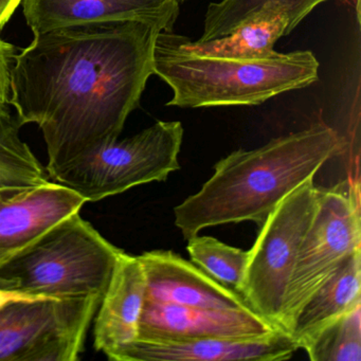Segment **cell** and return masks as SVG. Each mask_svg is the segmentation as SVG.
<instances>
[{
  "label": "cell",
  "instance_id": "1",
  "mask_svg": "<svg viewBox=\"0 0 361 361\" xmlns=\"http://www.w3.org/2000/svg\"><path fill=\"white\" fill-rule=\"evenodd\" d=\"M160 32L137 22L67 27L35 35L16 54L9 104L22 126L41 128L49 177L119 139L154 75Z\"/></svg>",
  "mask_w": 361,
  "mask_h": 361
},
{
  "label": "cell",
  "instance_id": "2",
  "mask_svg": "<svg viewBox=\"0 0 361 361\" xmlns=\"http://www.w3.org/2000/svg\"><path fill=\"white\" fill-rule=\"evenodd\" d=\"M340 149L337 130L317 122L257 149L232 152L215 164L212 176L197 193L174 209L175 226L187 240L214 226L242 221L261 226Z\"/></svg>",
  "mask_w": 361,
  "mask_h": 361
},
{
  "label": "cell",
  "instance_id": "3",
  "mask_svg": "<svg viewBox=\"0 0 361 361\" xmlns=\"http://www.w3.org/2000/svg\"><path fill=\"white\" fill-rule=\"evenodd\" d=\"M154 75L173 92L166 106L180 109L250 106L318 81L312 51L280 54L262 60L213 58L194 54L180 35L160 32L153 54Z\"/></svg>",
  "mask_w": 361,
  "mask_h": 361
},
{
  "label": "cell",
  "instance_id": "4",
  "mask_svg": "<svg viewBox=\"0 0 361 361\" xmlns=\"http://www.w3.org/2000/svg\"><path fill=\"white\" fill-rule=\"evenodd\" d=\"M120 251L75 213L0 264V288L49 299L103 297Z\"/></svg>",
  "mask_w": 361,
  "mask_h": 361
},
{
  "label": "cell",
  "instance_id": "5",
  "mask_svg": "<svg viewBox=\"0 0 361 361\" xmlns=\"http://www.w3.org/2000/svg\"><path fill=\"white\" fill-rule=\"evenodd\" d=\"M179 121H158L142 132L101 145L63 166L52 180L87 202H99L137 185L164 181L179 170L183 140Z\"/></svg>",
  "mask_w": 361,
  "mask_h": 361
},
{
  "label": "cell",
  "instance_id": "6",
  "mask_svg": "<svg viewBox=\"0 0 361 361\" xmlns=\"http://www.w3.org/2000/svg\"><path fill=\"white\" fill-rule=\"evenodd\" d=\"M318 194L314 179L288 194L259 226L248 250L240 295L276 329H282L287 291L300 246L316 212Z\"/></svg>",
  "mask_w": 361,
  "mask_h": 361
},
{
  "label": "cell",
  "instance_id": "7",
  "mask_svg": "<svg viewBox=\"0 0 361 361\" xmlns=\"http://www.w3.org/2000/svg\"><path fill=\"white\" fill-rule=\"evenodd\" d=\"M345 183L319 188L316 212L300 246L285 300L282 329L286 333L308 298L361 250L360 185L352 179Z\"/></svg>",
  "mask_w": 361,
  "mask_h": 361
},
{
  "label": "cell",
  "instance_id": "8",
  "mask_svg": "<svg viewBox=\"0 0 361 361\" xmlns=\"http://www.w3.org/2000/svg\"><path fill=\"white\" fill-rule=\"evenodd\" d=\"M101 295L20 301L0 310V361H75Z\"/></svg>",
  "mask_w": 361,
  "mask_h": 361
},
{
  "label": "cell",
  "instance_id": "9",
  "mask_svg": "<svg viewBox=\"0 0 361 361\" xmlns=\"http://www.w3.org/2000/svg\"><path fill=\"white\" fill-rule=\"evenodd\" d=\"M299 350L283 329L242 337H210L179 341L135 340L109 355L117 361H280Z\"/></svg>",
  "mask_w": 361,
  "mask_h": 361
},
{
  "label": "cell",
  "instance_id": "10",
  "mask_svg": "<svg viewBox=\"0 0 361 361\" xmlns=\"http://www.w3.org/2000/svg\"><path fill=\"white\" fill-rule=\"evenodd\" d=\"M33 35L94 24L145 23L172 32L179 16L176 0H23Z\"/></svg>",
  "mask_w": 361,
  "mask_h": 361
},
{
  "label": "cell",
  "instance_id": "11",
  "mask_svg": "<svg viewBox=\"0 0 361 361\" xmlns=\"http://www.w3.org/2000/svg\"><path fill=\"white\" fill-rule=\"evenodd\" d=\"M251 308L212 310L145 300L138 339L179 341L210 337H242L276 331Z\"/></svg>",
  "mask_w": 361,
  "mask_h": 361
},
{
  "label": "cell",
  "instance_id": "12",
  "mask_svg": "<svg viewBox=\"0 0 361 361\" xmlns=\"http://www.w3.org/2000/svg\"><path fill=\"white\" fill-rule=\"evenodd\" d=\"M86 200L60 183L0 190V251L16 253L80 213Z\"/></svg>",
  "mask_w": 361,
  "mask_h": 361
},
{
  "label": "cell",
  "instance_id": "13",
  "mask_svg": "<svg viewBox=\"0 0 361 361\" xmlns=\"http://www.w3.org/2000/svg\"><path fill=\"white\" fill-rule=\"evenodd\" d=\"M138 257L147 280L145 300L212 310L250 308L242 295L172 251H149Z\"/></svg>",
  "mask_w": 361,
  "mask_h": 361
},
{
  "label": "cell",
  "instance_id": "14",
  "mask_svg": "<svg viewBox=\"0 0 361 361\" xmlns=\"http://www.w3.org/2000/svg\"><path fill=\"white\" fill-rule=\"evenodd\" d=\"M145 289L147 280L140 259L120 251L96 312L94 336L97 350L109 357L138 339Z\"/></svg>",
  "mask_w": 361,
  "mask_h": 361
},
{
  "label": "cell",
  "instance_id": "15",
  "mask_svg": "<svg viewBox=\"0 0 361 361\" xmlns=\"http://www.w3.org/2000/svg\"><path fill=\"white\" fill-rule=\"evenodd\" d=\"M361 305V250L348 257L308 298L291 321L287 333L298 348L325 324Z\"/></svg>",
  "mask_w": 361,
  "mask_h": 361
},
{
  "label": "cell",
  "instance_id": "16",
  "mask_svg": "<svg viewBox=\"0 0 361 361\" xmlns=\"http://www.w3.org/2000/svg\"><path fill=\"white\" fill-rule=\"evenodd\" d=\"M288 18L279 6L269 5L245 20L226 37L207 42H192L180 35L183 47L194 54L235 60L274 58V45L286 37Z\"/></svg>",
  "mask_w": 361,
  "mask_h": 361
},
{
  "label": "cell",
  "instance_id": "17",
  "mask_svg": "<svg viewBox=\"0 0 361 361\" xmlns=\"http://www.w3.org/2000/svg\"><path fill=\"white\" fill-rule=\"evenodd\" d=\"M20 120L0 105V190L37 187L49 181L30 147L20 137Z\"/></svg>",
  "mask_w": 361,
  "mask_h": 361
},
{
  "label": "cell",
  "instance_id": "18",
  "mask_svg": "<svg viewBox=\"0 0 361 361\" xmlns=\"http://www.w3.org/2000/svg\"><path fill=\"white\" fill-rule=\"evenodd\" d=\"M327 0H221L208 6L204 32L198 42L226 37L264 7L276 5L288 18L286 35H290L319 5Z\"/></svg>",
  "mask_w": 361,
  "mask_h": 361
},
{
  "label": "cell",
  "instance_id": "19",
  "mask_svg": "<svg viewBox=\"0 0 361 361\" xmlns=\"http://www.w3.org/2000/svg\"><path fill=\"white\" fill-rule=\"evenodd\" d=\"M302 348L312 361H360L361 305L325 324Z\"/></svg>",
  "mask_w": 361,
  "mask_h": 361
},
{
  "label": "cell",
  "instance_id": "20",
  "mask_svg": "<svg viewBox=\"0 0 361 361\" xmlns=\"http://www.w3.org/2000/svg\"><path fill=\"white\" fill-rule=\"evenodd\" d=\"M188 242L187 250L192 263L240 295L248 251L229 246L210 236L196 235Z\"/></svg>",
  "mask_w": 361,
  "mask_h": 361
},
{
  "label": "cell",
  "instance_id": "21",
  "mask_svg": "<svg viewBox=\"0 0 361 361\" xmlns=\"http://www.w3.org/2000/svg\"><path fill=\"white\" fill-rule=\"evenodd\" d=\"M16 54V46L0 35V105L9 104L10 77Z\"/></svg>",
  "mask_w": 361,
  "mask_h": 361
},
{
  "label": "cell",
  "instance_id": "22",
  "mask_svg": "<svg viewBox=\"0 0 361 361\" xmlns=\"http://www.w3.org/2000/svg\"><path fill=\"white\" fill-rule=\"evenodd\" d=\"M49 299V298L37 297L28 293H18V291L6 290L0 288V310L8 304L20 301H35V300Z\"/></svg>",
  "mask_w": 361,
  "mask_h": 361
},
{
  "label": "cell",
  "instance_id": "23",
  "mask_svg": "<svg viewBox=\"0 0 361 361\" xmlns=\"http://www.w3.org/2000/svg\"><path fill=\"white\" fill-rule=\"evenodd\" d=\"M22 3L23 0H0V33Z\"/></svg>",
  "mask_w": 361,
  "mask_h": 361
},
{
  "label": "cell",
  "instance_id": "24",
  "mask_svg": "<svg viewBox=\"0 0 361 361\" xmlns=\"http://www.w3.org/2000/svg\"><path fill=\"white\" fill-rule=\"evenodd\" d=\"M12 255H14V253H7L0 251V264L3 263V262L5 261L6 259H8V257H11Z\"/></svg>",
  "mask_w": 361,
  "mask_h": 361
},
{
  "label": "cell",
  "instance_id": "25",
  "mask_svg": "<svg viewBox=\"0 0 361 361\" xmlns=\"http://www.w3.org/2000/svg\"><path fill=\"white\" fill-rule=\"evenodd\" d=\"M176 1L179 4V5H181V4L185 3L187 0H176Z\"/></svg>",
  "mask_w": 361,
  "mask_h": 361
}]
</instances>
